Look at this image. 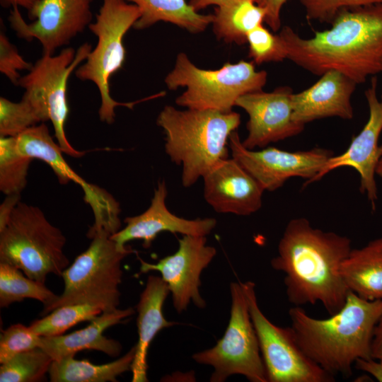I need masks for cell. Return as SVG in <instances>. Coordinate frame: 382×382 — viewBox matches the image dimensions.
I'll return each mask as SVG.
<instances>
[{"label": "cell", "mask_w": 382, "mask_h": 382, "mask_svg": "<svg viewBox=\"0 0 382 382\" xmlns=\"http://www.w3.org/2000/svg\"><path fill=\"white\" fill-rule=\"evenodd\" d=\"M331 25L308 39L284 26L278 35L286 59L317 76L339 71L357 84L382 73V4L342 8Z\"/></svg>", "instance_id": "obj_1"}, {"label": "cell", "mask_w": 382, "mask_h": 382, "mask_svg": "<svg viewBox=\"0 0 382 382\" xmlns=\"http://www.w3.org/2000/svg\"><path fill=\"white\" fill-rule=\"evenodd\" d=\"M349 238L312 226L303 217L290 220L271 266L284 274L289 303L294 306L322 303L329 315L345 304L349 292L340 272L350 253Z\"/></svg>", "instance_id": "obj_2"}, {"label": "cell", "mask_w": 382, "mask_h": 382, "mask_svg": "<svg viewBox=\"0 0 382 382\" xmlns=\"http://www.w3.org/2000/svg\"><path fill=\"white\" fill-rule=\"evenodd\" d=\"M382 299L368 301L349 291L344 306L325 319L308 316L301 306L289 311L291 328L303 352L328 373L349 376L358 359H370Z\"/></svg>", "instance_id": "obj_3"}, {"label": "cell", "mask_w": 382, "mask_h": 382, "mask_svg": "<svg viewBox=\"0 0 382 382\" xmlns=\"http://www.w3.org/2000/svg\"><path fill=\"white\" fill-rule=\"evenodd\" d=\"M157 125L165 133V150L170 160L182 166V183L194 185L218 162L228 158V140L241 123L239 113L166 105Z\"/></svg>", "instance_id": "obj_4"}, {"label": "cell", "mask_w": 382, "mask_h": 382, "mask_svg": "<svg viewBox=\"0 0 382 382\" xmlns=\"http://www.w3.org/2000/svg\"><path fill=\"white\" fill-rule=\"evenodd\" d=\"M105 228L89 229L87 236L92 239L88 248L79 255L62 272L64 291L41 313L45 316L54 309L66 305L92 303L105 311L118 308L120 301L119 286L122 283V260L136 253L130 246H120Z\"/></svg>", "instance_id": "obj_5"}, {"label": "cell", "mask_w": 382, "mask_h": 382, "mask_svg": "<svg viewBox=\"0 0 382 382\" xmlns=\"http://www.w3.org/2000/svg\"><path fill=\"white\" fill-rule=\"evenodd\" d=\"M65 244L64 235L39 207L20 201L0 230V262L45 283L48 274L61 277L69 265Z\"/></svg>", "instance_id": "obj_6"}, {"label": "cell", "mask_w": 382, "mask_h": 382, "mask_svg": "<svg viewBox=\"0 0 382 382\" xmlns=\"http://www.w3.org/2000/svg\"><path fill=\"white\" fill-rule=\"evenodd\" d=\"M140 17L141 11L134 4L125 0H103L95 22L88 25L97 37V44L83 64L75 70V75L80 80L91 81L96 86L101 99L99 118L108 124L115 120V108L133 109L139 103L163 96L161 92L133 102L122 103L116 101L110 95V78L122 68L125 59L124 37Z\"/></svg>", "instance_id": "obj_7"}, {"label": "cell", "mask_w": 382, "mask_h": 382, "mask_svg": "<svg viewBox=\"0 0 382 382\" xmlns=\"http://www.w3.org/2000/svg\"><path fill=\"white\" fill-rule=\"evenodd\" d=\"M265 71H257L253 62L226 63L215 70L195 65L185 53H179L165 83L170 90L186 87L176 98L178 105L189 109L232 111L238 98L262 91L267 81Z\"/></svg>", "instance_id": "obj_8"}, {"label": "cell", "mask_w": 382, "mask_h": 382, "mask_svg": "<svg viewBox=\"0 0 382 382\" xmlns=\"http://www.w3.org/2000/svg\"><path fill=\"white\" fill-rule=\"evenodd\" d=\"M230 292V318L224 335L213 347L195 353L192 359L213 367L212 382H224L233 375H242L251 382H268L241 282H231Z\"/></svg>", "instance_id": "obj_9"}, {"label": "cell", "mask_w": 382, "mask_h": 382, "mask_svg": "<svg viewBox=\"0 0 382 382\" xmlns=\"http://www.w3.org/2000/svg\"><path fill=\"white\" fill-rule=\"evenodd\" d=\"M91 50V44L86 42L76 51L66 47L58 54H42L28 74L20 78L18 84L25 90L23 98L30 102L47 121H51L63 152L74 158L82 157L85 151L75 149L66 136L67 84L71 73L86 59Z\"/></svg>", "instance_id": "obj_10"}, {"label": "cell", "mask_w": 382, "mask_h": 382, "mask_svg": "<svg viewBox=\"0 0 382 382\" xmlns=\"http://www.w3.org/2000/svg\"><path fill=\"white\" fill-rule=\"evenodd\" d=\"M255 329L268 382H332L333 375L301 349L290 327L272 323L258 306L255 284L241 282Z\"/></svg>", "instance_id": "obj_11"}, {"label": "cell", "mask_w": 382, "mask_h": 382, "mask_svg": "<svg viewBox=\"0 0 382 382\" xmlns=\"http://www.w3.org/2000/svg\"><path fill=\"white\" fill-rule=\"evenodd\" d=\"M93 1L40 0L28 11L31 23L25 21L17 6L11 8L8 21L18 37L36 39L43 54H54L91 23Z\"/></svg>", "instance_id": "obj_12"}, {"label": "cell", "mask_w": 382, "mask_h": 382, "mask_svg": "<svg viewBox=\"0 0 382 382\" xmlns=\"http://www.w3.org/2000/svg\"><path fill=\"white\" fill-rule=\"evenodd\" d=\"M232 158L236 159L262 187L273 192L291 178L305 180L309 185L334 152L316 147L308 151H289L268 146L259 151L245 148L236 131L229 137Z\"/></svg>", "instance_id": "obj_13"}, {"label": "cell", "mask_w": 382, "mask_h": 382, "mask_svg": "<svg viewBox=\"0 0 382 382\" xmlns=\"http://www.w3.org/2000/svg\"><path fill=\"white\" fill-rule=\"evenodd\" d=\"M216 255V248L207 245L206 236L184 235L178 240L177 251L156 263L137 258L141 273L156 271L161 274L171 294L173 307L180 313L190 302L199 308L205 307L199 292L200 276Z\"/></svg>", "instance_id": "obj_14"}, {"label": "cell", "mask_w": 382, "mask_h": 382, "mask_svg": "<svg viewBox=\"0 0 382 382\" xmlns=\"http://www.w3.org/2000/svg\"><path fill=\"white\" fill-rule=\"evenodd\" d=\"M376 87L377 78L373 76L370 86L365 91L369 117L361 131L352 139L345 152L330 157L309 183L320 180L337 168H352L360 177L359 190L366 195L373 209L378 199L376 170L382 156V145H378L382 132V100L378 98Z\"/></svg>", "instance_id": "obj_15"}, {"label": "cell", "mask_w": 382, "mask_h": 382, "mask_svg": "<svg viewBox=\"0 0 382 382\" xmlns=\"http://www.w3.org/2000/svg\"><path fill=\"white\" fill-rule=\"evenodd\" d=\"M292 89L278 87L272 92L262 91L246 93L238 98L235 105L248 115V136L243 145L250 150L264 148L301 133L305 125L292 117Z\"/></svg>", "instance_id": "obj_16"}, {"label": "cell", "mask_w": 382, "mask_h": 382, "mask_svg": "<svg viewBox=\"0 0 382 382\" xmlns=\"http://www.w3.org/2000/svg\"><path fill=\"white\" fill-rule=\"evenodd\" d=\"M203 179L204 199L219 213L248 216L262 207L265 190L233 158L218 162Z\"/></svg>", "instance_id": "obj_17"}, {"label": "cell", "mask_w": 382, "mask_h": 382, "mask_svg": "<svg viewBox=\"0 0 382 382\" xmlns=\"http://www.w3.org/2000/svg\"><path fill=\"white\" fill-rule=\"evenodd\" d=\"M168 191L164 180L159 181L151 204L143 213L125 219L126 226L110 236L120 246L132 240H141L149 248L161 232L207 236L215 228L214 218L187 219L170 212L166 205Z\"/></svg>", "instance_id": "obj_18"}, {"label": "cell", "mask_w": 382, "mask_h": 382, "mask_svg": "<svg viewBox=\"0 0 382 382\" xmlns=\"http://www.w3.org/2000/svg\"><path fill=\"white\" fill-rule=\"evenodd\" d=\"M357 83L337 71H328L307 89L291 95L293 120L306 125L316 120L337 117L351 120V98Z\"/></svg>", "instance_id": "obj_19"}, {"label": "cell", "mask_w": 382, "mask_h": 382, "mask_svg": "<svg viewBox=\"0 0 382 382\" xmlns=\"http://www.w3.org/2000/svg\"><path fill=\"white\" fill-rule=\"evenodd\" d=\"M134 313L135 311L131 307L103 312L81 330L66 335L42 336L40 347L53 360L75 356L77 352L86 349L102 352L112 357H118L122 349V345L103 335V332L120 323Z\"/></svg>", "instance_id": "obj_20"}, {"label": "cell", "mask_w": 382, "mask_h": 382, "mask_svg": "<svg viewBox=\"0 0 382 382\" xmlns=\"http://www.w3.org/2000/svg\"><path fill=\"white\" fill-rule=\"evenodd\" d=\"M170 294L168 285L161 277L149 276L144 289L137 305L138 341L132 364V382H146L147 354L149 346L163 329L175 325L165 318L163 308Z\"/></svg>", "instance_id": "obj_21"}, {"label": "cell", "mask_w": 382, "mask_h": 382, "mask_svg": "<svg viewBox=\"0 0 382 382\" xmlns=\"http://www.w3.org/2000/svg\"><path fill=\"white\" fill-rule=\"evenodd\" d=\"M340 272L349 291L368 301L382 299V237L352 248Z\"/></svg>", "instance_id": "obj_22"}, {"label": "cell", "mask_w": 382, "mask_h": 382, "mask_svg": "<svg viewBox=\"0 0 382 382\" xmlns=\"http://www.w3.org/2000/svg\"><path fill=\"white\" fill-rule=\"evenodd\" d=\"M16 140L18 149L23 154L46 163L61 184L73 181L79 184L85 192L92 187L93 185L85 181L68 165L62 156V149L53 140L44 122L25 130L16 137Z\"/></svg>", "instance_id": "obj_23"}, {"label": "cell", "mask_w": 382, "mask_h": 382, "mask_svg": "<svg viewBox=\"0 0 382 382\" xmlns=\"http://www.w3.org/2000/svg\"><path fill=\"white\" fill-rule=\"evenodd\" d=\"M125 1L136 4L141 11V17L133 26L137 30L164 21L197 33L204 31L214 19V14H200L185 0Z\"/></svg>", "instance_id": "obj_24"}, {"label": "cell", "mask_w": 382, "mask_h": 382, "mask_svg": "<svg viewBox=\"0 0 382 382\" xmlns=\"http://www.w3.org/2000/svg\"><path fill=\"white\" fill-rule=\"evenodd\" d=\"M136 346L117 359L103 364H94L88 360H79L68 356L53 360L49 369L51 382H116L117 378L131 370Z\"/></svg>", "instance_id": "obj_25"}, {"label": "cell", "mask_w": 382, "mask_h": 382, "mask_svg": "<svg viewBox=\"0 0 382 382\" xmlns=\"http://www.w3.org/2000/svg\"><path fill=\"white\" fill-rule=\"evenodd\" d=\"M266 10L253 0H244L215 9L212 21L219 39L239 45L247 42L249 32L265 21Z\"/></svg>", "instance_id": "obj_26"}, {"label": "cell", "mask_w": 382, "mask_h": 382, "mask_svg": "<svg viewBox=\"0 0 382 382\" xmlns=\"http://www.w3.org/2000/svg\"><path fill=\"white\" fill-rule=\"evenodd\" d=\"M58 295L45 286L11 265L0 262V306L8 307L11 303L25 299H33L44 306L53 301Z\"/></svg>", "instance_id": "obj_27"}, {"label": "cell", "mask_w": 382, "mask_h": 382, "mask_svg": "<svg viewBox=\"0 0 382 382\" xmlns=\"http://www.w3.org/2000/svg\"><path fill=\"white\" fill-rule=\"evenodd\" d=\"M105 312L99 305L79 303L66 305L54 309L42 318L33 321L30 327L40 336L64 334L71 327L83 321H91Z\"/></svg>", "instance_id": "obj_28"}, {"label": "cell", "mask_w": 382, "mask_h": 382, "mask_svg": "<svg viewBox=\"0 0 382 382\" xmlns=\"http://www.w3.org/2000/svg\"><path fill=\"white\" fill-rule=\"evenodd\" d=\"M32 158L18 149L16 137L0 138V190L6 195H21L27 184Z\"/></svg>", "instance_id": "obj_29"}, {"label": "cell", "mask_w": 382, "mask_h": 382, "mask_svg": "<svg viewBox=\"0 0 382 382\" xmlns=\"http://www.w3.org/2000/svg\"><path fill=\"white\" fill-rule=\"evenodd\" d=\"M52 358L42 348L19 353L0 366L1 382H35L48 373Z\"/></svg>", "instance_id": "obj_30"}, {"label": "cell", "mask_w": 382, "mask_h": 382, "mask_svg": "<svg viewBox=\"0 0 382 382\" xmlns=\"http://www.w3.org/2000/svg\"><path fill=\"white\" fill-rule=\"evenodd\" d=\"M44 115L28 100L22 98L13 102L0 98V136L16 137L30 127L46 122Z\"/></svg>", "instance_id": "obj_31"}, {"label": "cell", "mask_w": 382, "mask_h": 382, "mask_svg": "<svg viewBox=\"0 0 382 382\" xmlns=\"http://www.w3.org/2000/svg\"><path fill=\"white\" fill-rule=\"evenodd\" d=\"M246 40L249 45V57L257 64L286 59L279 35H274L262 25L249 32Z\"/></svg>", "instance_id": "obj_32"}, {"label": "cell", "mask_w": 382, "mask_h": 382, "mask_svg": "<svg viewBox=\"0 0 382 382\" xmlns=\"http://www.w3.org/2000/svg\"><path fill=\"white\" fill-rule=\"evenodd\" d=\"M41 338L30 326L17 323L8 327L0 335V364L19 353L40 347Z\"/></svg>", "instance_id": "obj_33"}, {"label": "cell", "mask_w": 382, "mask_h": 382, "mask_svg": "<svg viewBox=\"0 0 382 382\" xmlns=\"http://www.w3.org/2000/svg\"><path fill=\"white\" fill-rule=\"evenodd\" d=\"M308 21L332 23L342 8L382 4V0H300Z\"/></svg>", "instance_id": "obj_34"}, {"label": "cell", "mask_w": 382, "mask_h": 382, "mask_svg": "<svg viewBox=\"0 0 382 382\" xmlns=\"http://www.w3.org/2000/svg\"><path fill=\"white\" fill-rule=\"evenodd\" d=\"M33 64L27 62L19 54L4 32L0 33V72L14 85L18 84L21 77L19 71H30Z\"/></svg>", "instance_id": "obj_35"}, {"label": "cell", "mask_w": 382, "mask_h": 382, "mask_svg": "<svg viewBox=\"0 0 382 382\" xmlns=\"http://www.w3.org/2000/svg\"><path fill=\"white\" fill-rule=\"evenodd\" d=\"M288 0H258L257 4L266 10L265 23L273 31L281 27L280 13L282 6Z\"/></svg>", "instance_id": "obj_36"}, {"label": "cell", "mask_w": 382, "mask_h": 382, "mask_svg": "<svg viewBox=\"0 0 382 382\" xmlns=\"http://www.w3.org/2000/svg\"><path fill=\"white\" fill-rule=\"evenodd\" d=\"M354 366L374 377L378 381L382 382V360L370 359H358Z\"/></svg>", "instance_id": "obj_37"}, {"label": "cell", "mask_w": 382, "mask_h": 382, "mask_svg": "<svg viewBox=\"0 0 382 382\" xmlns=\"http://www.w3.org/2000/svg\"><path fill=\"white\" fill-rule=\"evenodd\" d=\"M21 195H7L0 206V230L3 229L17 205L20 202Z\"/></svg>", "instance_id": "obj_38"}, {"label": "cell", "mask_w": 382, "mask_h": 382, "mask_svg": "<svg viewBox=\"0 0 382 382\" xmlns=\"http://www.w3.org/2000/svg\"><path fill=\"white\" fill-rule=\"evenodd\" d=\"M371 356L374 359L382 360V313L374 328L371 342Z\"/></svg>", "instance_id": "obj_39"}, {"label": "cell", "mask_w": 382, "mask_h": 382, "mask_svg": "<svg viewBox=\"0 0 382 382\" xmlns=\"http://www.w3.org/2000/svg\"><path fill=\"white\" fill-rule=\"evenodd\" d=\"M244 0H190V4L198 11L210 5H216L219 7L228 6ZM256 4L258 0H253Z\"/></svg>", "instance_id": "obj_40"}, {"label": "cell", "mask_w": 382, "mask_h": 382, "mask_svg": "<svg viewBox=\"0 0 382 382\" xmlns=\"http://www.w3.org/2000/svg\"><path fill=\"white\" fill-rule=\"evenodd\" d=\"M40 0H0V3L4 7L23 8L29 11Z\"/></svg>", "instance_id": "obj_41"}, {"label": "cell", "mask_w": 382, "mask_h": 382, "mask_svg": "<svg viewBox=\"0 0 382 382\" xmlns=\"http://www.w3.org/2000/svg\"><path fill=\"white\" fill-rule=\"evenodd\" d=\"M376 174L382 178V156L378 163Z\"/></svg>", "instance_id": "obj_42"}, {"label": "cell", "mask_w": 382, "mask_h": 382, "mask_svg": "<svg viewBox=\"0 0 382 382\" xmlns=\"http://www.w3.org/2000/svg\"><path fill=\"white\" fill-rule=\"evenodd\" d=\"M381 100H382V93H381Z\"/></svg>", "instance_id": "obj_43"}, {"label": "cell", "mask_w": 382, "mask_h": 382, "mask_svg": "<svg viewBox=\"0 0 382 382\" xmlns=\"http://www.w3.org/2000/svg\"></svg>", "instance_id": "obj_44"}]
</instances>
